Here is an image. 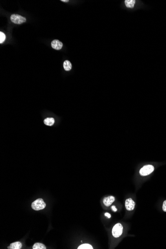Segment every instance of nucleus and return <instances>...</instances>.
Here are the masks:
<instances>
[{"mask_svg":"<svg viewBox=\"0 0 166 249\" xmlns=\"http://www.w3.org/2000/svg\"><path fill=\"white\" fill-rule=\"evenodd\" d=\"M111 209H113V211L115 212L117 211V209H116V207H115V206H114V205L111 207Z\"/></svg>","mask_w":166,"mask_h":249,"instance_id":"nucleus-16","label":"nucleus"},{"mask_svg":"<svg viewBox=\"0 0 166 249\" xmlns=\"http://www.w3.org/2000/svg\"><path fill=\"white\" fill-rule=\"evenodd\" d=\"M22 247V244L20 242H16L10 244L8 249H20Z\"/></svg>","mask_w":166,"mask_h":249,"instance_id":"nucleus-9","label":"nucleus"},{"mask_svg":"<svg viewBox=\"0 0 166 249\" xmlns=\"http://www.w3.org/2000/svg\"><path fill=\"white\" fill-rule=\"evenodd\" d=\"M63 67L65 71H69L71 70L72 69V64L70 61L68 60H66L64 61V62L63 63Z\"/></svg>","mask_w":166,"mask_h":249,"instance_id":"nucleus-10","label":"nucleus"},{"mask_svg":"<svg viewBox=\"0 0 166 249\" xmlns=\"http://www.w3.org/2000/svg\"><path fill=\"white\" fill-rule=\"evenodd\" d=\"M78 249H93V248L92 246L89 244H84L80 246L78 248Z\"/></svg>","mask_w":166,"mask_h":249,"instance_id":"nucleus-13","label":"nucleus"},{"mask_svg":"<svg viewBox=\"0 0 166 249\" xmlns=\"http://www.w3.org/2000/svg\"><path fill=\"white\" fill-rule=\"evenodd\" d=\"M163 210L164 212H166V200L165 201L163 204Z\"/></svg>","mask_w":166,"mask_h":249,"instance_id":"nucleus-15","label":"nucleus"},{"mask_svg":"<svg viewBox=\"0 0 166 249\" xmlns=\"http://www.w3.org/2000/svg\"><path fill=\"white\" fill-rule=\"evenodd\" d=\"M125 208L128 211H132L134 209L135 206V203L131 198H129L125 201Z\"/></svg>","mask_w":166,"mask_h":249,"instance_id":"nucleus-5","label":"nucleus"},{"mask_svg":"<svg viewBox=\"0 0 166 249\" xmlns=\"http://www.w3.org/2000/svg\"><path fill=\"white\" fill-rule=\"evenodd\" d=\"M115 201V198L113 196H109L107 197H105L103 199V203L106 206H111V204H112Z\"/></svg>","mask_w":166,"mask_h":249,"instance_id":"nucleus-7","label":"nucleus"},{"mask_svg":"<svg viewBox=\"0 0 166 249\" xmlns=\"http://www.w3.org/2000/svg\"><path fill=\"white\" fill-rule=\"evenodd\" d=\"M105 216H107V217H108L109 218H111V214H109V213H105Z\"/></svg>","mask_w":166,"mask_h":249,"instance_id":"nucleus-17","label":"nucleus"},{"mask_svg":"<svg viewBox=\"0 0 166 249\" xmlns=\"http://www.w3.org/2000/svg\"><path fill=\"white\" fill-rule=\"evenodd\" d=\"M46 207V203L43 199H38L34 201L31 204V207L33 209L36 211L43 209Z\"/></svg>","mask_w":166,"mask_h":249,"instance_id":"nucleus-1","label":"nucleus"},{"mask_svg":"<svg viewBox=\"0 0 166 249\" xmlns=\"http://www.w3.org/2000/svg\"><path fill=\"white\" fill-rule=\"evenodd\" d=\"M51 45L53 48L55 50H60L62 48L63 43L58 40H53L51 42Z\"/></svg>","mask_w":166,"mask_h":249,"instance_id":"nucleus-6","label":"nucleus"},{"mask_svg":"<svg viewBox=\"0 0 166 249\" xmlns=\"http://www.w3.org/2000/svg\"><path fill=\"white\" fill-rule=\"evenodd\" d=\"M61 2H69V1L68 0H61Z\"/></svg>","mask_w":166,"mask_h":249,"instance_id":"nucleus-18","label":"nucleus"},{"mask_svg":"<svg viewBox=\"0 0 166 249\" xmlns=\"http://www.w3.org/2000/svg\"><path fill=\"white\" fill-rule=\"evenodd\" d=\"M5 35L3 32H0V43L4 42L5 40Z\"/></svg>","mask_w":166,"mask_h":249,"instance_id":"nucleus-14","label":"nucleus"},{"mask_svg":"<svg viewBox=\"0 0 166 249\" xmlns=\"http://www.w3.org/2000/svg\"><path fill=\"white\" fill-rule=\"evenodd\" d=\"M123 232V226L120 223L115 224L113 228L112 234L114 238H118Z\"/></svg>","mask_w":166,"mask_h":249,"instance_id":"nucleus-2","label":"nucleus"},{"mask_svg":"<svg viewBox=\"0 0 166 249\" xmlns=\"http://www.w3.org/2000/svg\"><path fill=\"white\" fill-rule=\"evenodd\" d=\"M33 249H46V247L44 244L40 243H36L34 244L32 247Z\"/></svg>","mask_w":166,"mask_h":249,"instance_id":"nucleus-12","label":"nucleus"},{"mask_svg":"<svg viewBox=\"0 0 166 249\" xmlns=\"http://www.w3.org/2000/svg\"><path fill=\"white\" fill-rule=\"evenodd\" d=\"M10 19L13 23L17 25H20L24 23L27 21L26 18L23 16L18 14H13L10 17Z\"/></svg>","mask_w":166,"mask_h":249,"instance_id":"nucleus-4","label":"nucleus"},{"mask_svg":"<svg viewBox=\"0 0 166 249\" xmlns=\"http://www.w3.org/2000/svg\"><path fill=\"white\" fill-rule=\"evenodd\" d=\"M154 171L153 166L151 165H145L140 170V174L142 176H148Z\"/></svg>","mask_w":166,"mask_h":249,"instance_id":"nucleus-3","label":"nucleus"},{"mask_svg":"<svg viewBox=\"0 0 166 249\" xmlns=\"http://www.w3.org/2000/svg\"><path fill=\"white\" fill-rule=\"evenodd\" d=\"M136 1L135 0H125L124 4L125 7L128 9H133L135 5Z\"/></svg>","mask_w":166,"mask_h":249,"instance_id":"nucleus-8","label":"nucleus"},{"mask_svg":"<svg viewBox=\"0 0 166 249\" xmlns=\"http://www.w3.org/2000/svg\"><path fill=\"white\" fill-rule=\"evenodd\" d=\"M45 124L47 126H52L53 125L55 120L53 118H47L44 120Z\"/></svg>","mask_w":166,"mask_h":249,"instance_id":"nucleus-11","label":"nucleus"}]
</instances>
